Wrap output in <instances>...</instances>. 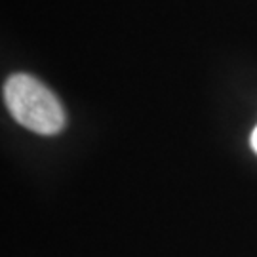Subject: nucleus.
<instances>
[{"mask_svg": "<svg viewBox=\"0 0 257 257\" xmlns=\"http://www.w3.org/2000/svg\"><path fill=\"white\" fill-rule=\"evenodd\" d=\"M4 101L21 126L37 134L54 136L65 126V112L59 99L29 74L10 76L4 84Z\"/></svg>", "mask_w": 257, "mask_h": 257, "instance_id": "obj_1", "label": "nucleus"}, {"mask_svg": "<svg viewBox=\"0 0 257 257\" xmlns=\"http://www.w3.org/2000/svg\"><path fill=\"white\" fill-rule=\"evenodd\" d=\"M251 147H253V151L257 153V126H255V130H253V134H251Z\"/></svg>", "mask_w": 257, "mask_h": 257, "instance_id": "obj_2", "label": "nucleus"}]
</instances>
